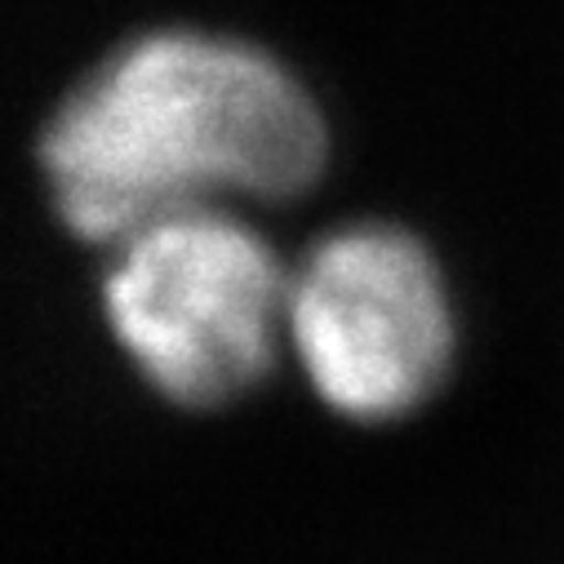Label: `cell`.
<instances>
[{"instance_id": "cell-2", "label": "cell", "mask_w": 564, "mask_h": 564, "mask_svg": "<svg viewBox=\"0 0 564 564\" xmlns=\"http://www.w3.org/2000/svg\"><path fill=\"white\" fill-rule=\"evenodd\" d=\"M290 275L223 205L183 209L116 240L102 312L165 400L209 409L253 391L285 338Z\"/></svg>"}, {"instance_id": "cell-1", "label": "cell", "mask_w": 564, "mask_h": 564, "mask_svg": "<svg viewBox=\"0 0 564 564\" xmlns=\"http://www.w3.org/2000/svg\"><path fill=\"white\" fill-rule=\"evenodd\" d=\"M325 156V116L285 63L187 28L107 54L41 143L54 209L98 245L223 196L290 200L321 178Z\"/></svg>"}, {"instance_id": "cell-3", "label": "cell", "mask_w": 564, "mask_h": 564, "mask_svg": "<svg viewBox=\"0 0 564 564\" xmlns=\"http://www.w3.org/2000/svg\"><path fill=\"white\" fill-rule=\"evenodd\" d=\"M285 338L334 413L391 422L441 391L458 325L427 245L387 223H356L290 275Z\"/></svg>"}]
</instances>
